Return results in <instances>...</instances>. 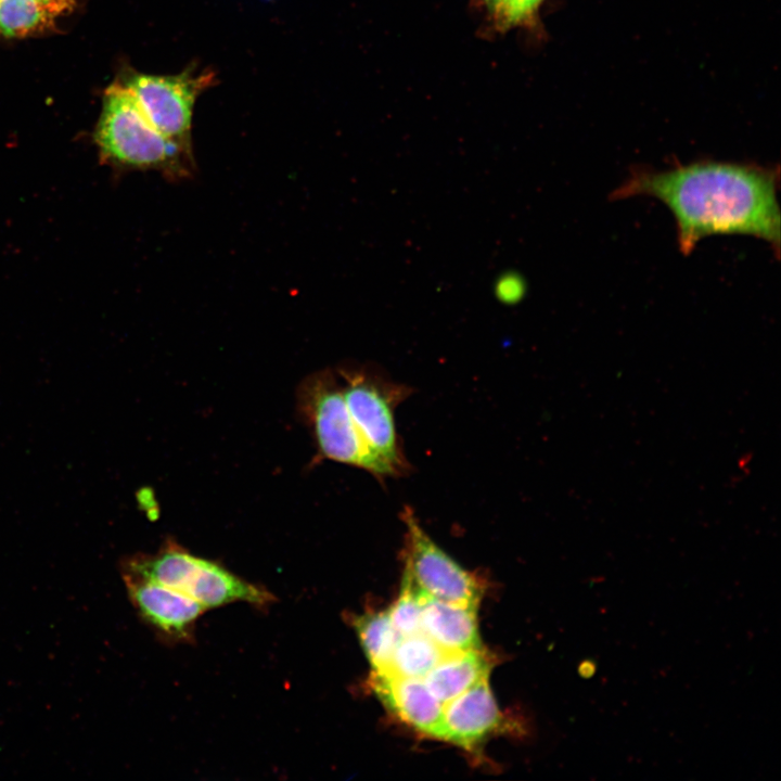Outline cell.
I'll return each mask as SVG.
<instances>
[{"label": "cell", "instance_id": "cell-1", "mask_svg": "<svg viewBox=\"0 0 781 781\" xmlns=\"http://www.w3.org/2000/svg\"><path fill=\"white\" fill-rule=\"evenodd\" d=\"M779 167L700 161L665 170L635 167L613 200L651 196L674 215L677 241L689 255L715 234H744L780 251Z\"/></svg>", "mask_w": 781, "mask_h": 781}, {"label": "cell", "instance_id": "cell-2", "mask_svg": "<svg viewBox=\"0 0 781 781\" xmlns=\"http://www.w3.org/2000/svg\"><path fill=\"white\" fill-rule=\"evenodd\" d=\"M94 140L101 157L116 167L156 170L174 180L192 174L193 154L152 125L125 84L105 90Z\"/></svg>", "mask_w": 781, "mask_h": 781}, {"label": "cell", "instance_id": "cell-3", "mask_svg": "<svg viewBox=\"0 0 781 781\" xmlns=\"http://www.w3.org/2000/svg\"><path fill=\"white\" fill-rule=\"evenodd\" d=\"M338 374L348 410L375 461L377 479L408 475L411 465L396 428L395 412L413 389L372 367L346 368Z\"/></svg>", "mask_w": 781, "mask_h": 781}, {"label": "cell", "instance_id": "cell-4", "mask_svg": "<svg viewBox=\"0 0 781 781\" xmlns=\"http://www.w3.org/2000/svg\"><path fill=\"white\" fill-rule=\"evenodd\" d=\"M124 575L156 581L197 601L206 609L233 602L266 607L276 598L265 588L251 584L220 564L195 556L177 546L156 554L139 555L124 564Z\"/></svg>", "mask_w": 781, "mask_h": 781}, {"label": "cell", "instance_id": "cell-5", "mask_svg": "<svg viewBox=\"0 0 781 781\" xmlns=\"http://www.w3.org/2000/svg\"><path fill=\"white\" fill-rule=\"evenodd\" d=\"M300 401L321 454L377 478L375 461L348 410L336 376L330 371L312 375L304 383Z\"/></svg>", "mask_w": 781, "mask_h": 781}, {"label": "cell", "instance_id": "cell-6", "mask_svg": "<svg viewBox=\"0 0 781 781\" xmlns=\"http://www.w3.org/2000/svg\"><path fill=\"white\" fill-rule=\"evenodd\" d=\"M215 84V72L193 66L176 75L135 73L125 81L152 125L190 153L195 101Z\"/></svg>", "mask_w": 781, "mask_h": 781}, {"label": "cell", "instance_id": "cell-7", "mask_svg": "<svg viewBox=\"0 0 781 781\" xmlns=\"http://www.w3.org/2000/svg\"><path fill=\"white\" fill-rule=\"evenodd\" d=\"M400 518L405 525L404 573L418 589L444 602L477 606L483 594L478 579L432 539L411 507H404Z\"/></svg>", "mask_w": 781, "mask_h": 781}, {"label": "cell", "instance_id": "cell-8", "mask_svg": "<svg viewBox=\"0 0 781 781\" xmlns=\"http://www.w3.org/2000/svg\"><path fill=\"white\" fill-rule=\"evenodd\" d=\"M123 577L131 603L157 633L170 641H191L196 620L207 610L204 605L156 581Z\"/></svg>", "mask_w": 781, "mask_h": 781}, {"label": "cell", "instance_id": "cell-9", "mask_svg": "<svg viewBox=\"0 0 781 781\" xmlns=\"http://www.w3.org/2000/svg\"><path fill=\"white\" fill-rule=\"evenodd\" d=\"M444 737L466 751L476 752L490 735L505 728V720L484 678L446 702L443 708Z\"/></svg>", "mask_w": 781, "mask_h": 781}, {"label": "cell", "instance_id": "cell-10", "mask_svg": "<svg viewBox=\"0 0 781 781\" xmlns=\"http://www.w3.org/2000/svg\"><path fill=\"white\" fill-rule=\"evenodd\" d=\"M369 686L381 703L399 720L434 739L444 737V704L427 689L423 679L392 673H372Z\"/></svg>", "mask_w": 781, "mask_h": 781}, {"label": "cell", "instance_id": "cell-11", "mask_svg": "<svg viewBox=\"0 0 781 781\" xmlns=\"http://www.w3.org/2000/svg\"><path fill=\"white\" fill-rule=\"evenodd\" d=\"M476 610L422 593L421 631L448 653L479 649Z\"/></svg>", "mask_w": 781, "mask_h": 781}, {"label": "cell", "instance_id": "cell-12", "mask_svg": "<svg viewBox=\"0 0 781 781\" xmlns=\"http://www.w3.org/2000/svg\"><path fill=\"white\" fill-rule=\"evenodd\" d=\"M494 658L482 648L446 655L424 678L427 689L443 703L454 699L484 678Z\"/></svg>", "mask_w": 781, "mask_h": 781}, {"label": "cell", "instance_id": "cell-13", "mask_svg": "<svg viewBox=\"0 0 781 781\" xmlns=\"http://www.w3.org/2000/svg\"><path fill=\"white\" fill-rule=\"evenodd\" d=\"M372 673H385L401 636L393 626L388 612L371 611L350 617Z\"/></svg>", "mask_w": 781, "mask_h": 781}, {"label": "cell", "instance_id": "cell-14", "mask_svg": "<svg viewBox=\"0 0 781 781\" xmlns=\"http://www.w3.org/2000/svg\"><path fill=\"white\" fill-rule=\"evenodd\" d=\"M448 654L422 631L401 637L387 671L399 677L423 679Z\"/></svg>", "mask_w": 781, "mask_h": 781}, {"label": "cell", "instance_id": "cell-15", "mask_svg": "<svg viewBox=\"0 0 781 781\" xmlns=\"http://www.w3.org/2000/svg\"><path fill=\"white\" fill-rule=\"evenodd\" d=\"M422 592L404 573L400 593L387 610L390 622L401 637L421 632Z\"/></svg>", "mask_w": 781, "mask_h": 781}, {"label": "cell", "instance_id": "cell-16", "mask_svg": "<svg viewBox=\"0 0 781 781\" xmlns=\"http://www.w3.org/2000/svg\"><path fill=\"white\" fill-rule=\"evenodd\" d=\"M542 0H500L494 9L498 26L510 28L534 17Z\"/></svg>", "mask_w": 781, "mask_h": 781}, {"label": "cell", "instance_id": "cell-17", "mask_svg": "<svg viewBox=\"0 0 781 781\" xmlns=\"http://www.w3.org/2000/svg\"><path fill=\"white\" fill-rule=\"evenodd\" d=\"M26 12L55 23L56 18L69 14L76 7L75 0H4Z\"/></svg>", "mask_w": 781, "mask_h": 781}, {"label": "cell", "instance_id": "cell-18", "mask_svg": "<svg viewBox=\"0 0 781 781\" xmlns=\"http://www.w3.org/2000/svg\"><path fill=\"white\" fill-rule=\"evenodd\" d=\"M498 287L503 299L512 298V300L520 298L524 290L521 280L517 278L504 279Z\"/></svg>", "mask_w": 781, "mask_h": 781}, {"label": "cell", "instance_id": "cell-19", "mask_svg": "<svg viewBox=\"0 0 781 781\" xmlns=\"http://www.w3.org/2000/svg\"><path fill=\"white\" fill-rule=\"evenodd\" d=\"M597 663L591 658L581 660L577 666L578 675L584 679L592 678L597 673Z\"/></svg>", "mask_w": 781, "mask_h": 781}, {"label": "cell", "instance_id": "cell-20", "mask_svg": "<svg viewBox=\"0 0 781 781\" xmlns=\"http://www.w3.org/2000/svg\"><path fill=\"white\" fill-rule=\"evenodd\" d=\"M500 0H485V2L488 4L490 9H495Z\"/></svg>", "mask_w": 781, "mask_h": 781}]
</instances>
